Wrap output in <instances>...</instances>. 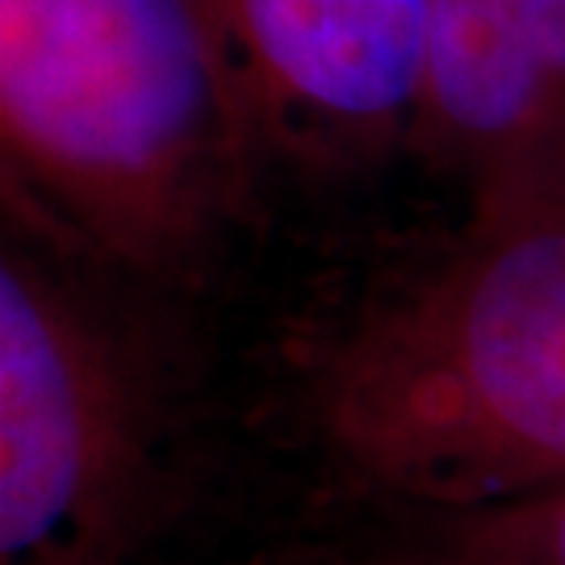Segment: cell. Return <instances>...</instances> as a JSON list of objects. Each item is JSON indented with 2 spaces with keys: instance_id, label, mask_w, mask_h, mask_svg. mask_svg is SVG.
Returning a JSON list of instances; mask_svg holds the SVG:
<instances>
[{
  "instance_id": "4",
  "label": "cell",
  "mask_w": 565,
  "mask_h": 565,
  "mask_svg": "<svg viewBox=\"0 0 565 565\" xmlns=\"http://www.w3.org/2000/svg\"><path fill=\"white\" fill-rule=\"evenodd\" d=\"M268 168H382L415 147L427 0H202Z\"/></svg>"
},
{
  "instance_id": "6",
  "label": "cell",
  "mask_w": 565,
  "mask_h": 565,
  "mask_svg": "<svg viewBox=\"0 0 565 565\" xmlns=\"http://www.w3.org/2000/svg\"><path fill=\"white\" fill-rule=\"evenodd\" d=\"M294 565H565V494L482 511H319Z\"/></svg>"
},
{
  "instance_id": "3",
  "label": "cell",
  "mask_w": 565,
  "mask_h": 565,
  "mask_svg": "<svg viewBox=\"0 0 565 565\" xmlns=\"http://www.w3.org/2000/svg\"><path fill=\"white\" fill-rule=\"evenodd\" d=\"M193 294L0 223V565H151L202 486Z\"/></svg>"
},
{
  "instance_id": "1",
  "label": "cell",
  "mask_w": 565,
  "mask_h": 565,
  "mask_svg": "<svg viewBox=\"0 0 565 565\" xmlns=\"http://www.w3.org/2000/svg\"><path fill=\"white\" fill-rule=\"evenodd\" d=\"M268 419L315 469V511L565 494V210L382 252L281 331Z\"/></svg>"
},
{
  "instance_id": "5",
  "label": "cell",
  "mask_w": 565,
  "mask_h": 565,
  "mask_svg": "<svg viewBox=\"0 0 565 565\" xmlns=\"http://www.w3.org/2000/svg\"><path fill=\"white\" fill-rule=\"evenodd\" d=\"M411 156L465 214L565 210V0H427Z\"/></svg>"
},
{
  "instance_id": "7",
  "label": "cell",
  "mask_w": 565,
  "mask_h": 565,
  "mask_svg": "<svg viewBox=\"0 0 565 565\" xmlns=\"http://www.w3.org/2000/svg\"><path fill=\"white\" fill-rule=\"evenodd\" d=\"M256 565H294V562H285L281 553H268V557H260Z\"/></svg>"
},
{
  "instance_id": "2",
  "label": "cell",
  "mask_w": 565,
  "mask_h": 565,
  "mask_svg": "<svg viewBox=\"0 0 565 565\" xmlns=\"http://www.w3.org/2000/svg\"><path fill=\"white\" fill-rule=\"evenodd\" d=\"M273 168L202 0H0V210L198 294Z\"/></svg>"
}]
</instances>
